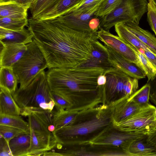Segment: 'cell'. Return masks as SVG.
I'll use <instances>...</instances> for the list:
<instances>
[{"instance_id": "cell-1", "label": "cell", "mask_w": 156, "mask_h": 156, "mask_svg": "<svg viewBox=\"0 0 156 156\" xmlns=\"http://www.w3.org/2000/svg\"><path fill=\"white\" fill-rule=\"evenodd\" d=\"M28 24L48 69L83 66L90 59L94 42L98 39L97 34L73 30L53 19L30 18Z\"/></svg>"}, {"instance_id": "cell-2", "label": "cell", "mask_w": 156, "mask_h": 156, "mask_svg": "<svg viewBox=\"0 0 156 156\" xmlns=\"http://www.w3.org/2000/svg\"><path fill=\"white\" fill-rule=\"evenodd\" d=\"M105 71L100 67L80 66L49 69L46 73L51 91L66 99L72 110L80 111L102 104V87L97 80Z\"/></svg>"}, {"instance_id": "cell-3", "label": "cell", "mask_w": 156, "mask_h": 156, "mask_svg": "<svg viewBox=\"0 0 156 156\" xmlns=\"http://www.w3.org/2000/svg\"><path fill=\"white\" fill-rule=\"evenodd\" d=\"M113 124L111 106L101 104L80 110L72 124L52 133L57 143L84 144L90 143Z\"/></svg>"}, {"instance_id": "cell-4", "label": "cell", "mask_w": 156, "mask_h": 156, "mask_svg": "<svg viewBox=\"0 0 156 156\" xmlns=\"http://www.w3.org/2000/svg\"><path fill=\"white\" fill-rule=\"evenodd\" d=\"M12 94L21 109L34 108L52 111L55 106L44 70L27 86L18 89Z\"/></svg>"}, {"instance_id": "cell-5", "label": "cell", "mask_w": 156, "mask_h": 156, "mask_svg": "<svg viewBox=\"0 0 156 156\" xmlns=\"http://www.w3.org/2000/svg\"><path fill=\"white\" fill-rule=\"evenodd\" d=\"M104 74L107 81L101 86L102 104L111 105L125 96H130L137 90L138 79L119 69L112 67L105 71Z\"/></svg>"}, {"instance_id": "cell-6", "label": "cell", "mask_w": 156, "mask_h": 156, "mask_svg": "<svg viewBox=\"0 0 156 156\" xmlns=\"http://www.w3.org/2000/svg\"><path fill=\"white\" fill-rule=\"evenodd\" d=\"M27 45L26 51L12 66L20 89L27 86L41 71L48 68L45 57L35 41Z\"/></svg>"}, {"instance_id": "cell-7", "label": "cell", "mask_w": 156, "mask_h": 156, "mask_svg": "<svg viewBox=\"0 0 156 156\" xmlns=\"http://www.w3.org/2000/svg\"><path fill=\"white\" fill-rule=\"evenodd\" d=\"M147 0H122L112 11L100 17L99 29L109 31L119 23L133 22L139 24L142 16L147 11Z\"/></svg>"}, {"instance_id": "cell-8", "label": "cell", "mask_w": 156, "mask_h": 156, "mask_svg": "<svg viewBox=\"0 0 156 156\" xmlns=\"http://www.w3.org/2000/svg\"><path fill=\"white\" fill-rule=\"evenodd\" d=\"M156 107L151 104L115 125L123 131L147 136L156 129Z\"/></svg>"}, {"instance_id": "cell-9", "label": "cell", "mask_w": 156, "mask_h": 156, "mask_svg": "<svg viewBox=\"0 0 156 156\" xmlns=\"http://www.w3.org/2000/svg\"><path fill=\"white\" fill-rule=\"evenodd\" d=\"M146 136L123 131L113 124L106 129L89 144L119 148L128 154L127 151L128 148L133 142L136 140L144 139Z\"/></svg>"}, {"instance_id": "cell-10", "label": "cell", "mask_w": 156, "mask_h": 156, "mask_svg": "<svg viewBox=\"0 0 156 156\" xmlns=\"http://www.w3.org/2000/svg\"><path fill=\"white\" fill-rule=\"evenodd\" d=\"M97 34L98 39L105 45L111 48L128 61L135 64L144 72L142 65L135 51L119 37L101 28L99 29Z\"/></svg>"}, {"instance_id": "cell-11", "label": "cell", "mask_w": 156, "mask_h": 156, "mask_svg": "<svg viewBox=\"0 0 156 156\" xmlns=\"http://www.w3.org/2000/svg\"><path fill=\"white\" fill-rule=\"evenodd\" d=\"M100 4L90 9L80 11L69 10L52 19L73 30L93 33L89 27V22L95 16V13Z\"/></svg>"}, {"instance_id": "cell-12", "label": "cell", "mask_w": 156, "mask_h": 156, "mask_svg": "<svg viewBox=\"0 0 156 156\" xmlns=\"http://www.w3.org/2000/svg\"><path fill=\"white\" fill-rule=\"evenodd\" d=\"M129 97L125 96L111 105L114 124L123 121L151 105L150 103L144 105L136 103L130 100Z\"/></svg>"}, {"instance_id": "cell-13", "label": "cell", "mask_w": 156, "mask_h": 156, "mask_svg": "<svg viewBox=\"0 0 156 156\" xmlns=\"http://www.w3.org/2000/svg\"><path fill=\"white\" fill-rule=\"evenodd\" d=\"M118 36L128 44L135 47L152 63L156 68V54L147 45L132 34L122 23L115 26Z\"/></svg>"}, {"instance_id": "cell-14", "label": "cell", "mask_w": 156, "mask_h": 156, "mask_svg": "<svg viewBox=\"0 0 156 156\" xmlns=\"http://www.w3.org/2000/svg\"><path fill=\"white\" fill-rule=\"evenodd\" d=\"M20 115L28 117L29 127L38 137L51 149L55 147L57 143L52 133L49 131L47 126L39 118L33 113L23 109H21Z\"/></svg>"}, {"instance_id": "cell-15", "label": "cell", "mask_w": 156, "mask_h": 156, "mask_svg": "<svg viewBox=\"0 0 156 156\" xmlns=\"http://www.w3.org/2000/svg\"><path fill=\"white\" fill-rule=\"evenodd\" d=\"M106 46L108 51L109 62L112 67L138 80L145 77V73L136 65L128 61L111 48Z\"/></svg>"}, {"instance_id": "cell-16", "label": "cell", "mask_w": 156, "mask_h": 156, "mask_svg": "<svg viewBox=\"0 0 156 156\" xmlns=\"http://www.w3.org/2000/svg\"><path fill=\"white\" fill-rule=\"evenodd\" d=\"M1 45L0 67L12 66L27 49V44L10 43Z\"/></svg>"}, {"instance_id": "cell-17", "label": "cell", "mask_w": 156, "mask_h": 156, "mask_svg": "<svg viewBox=\"0 0 156 156\" xmlns=\"http://www.w3.org/2000/svg\"><path fill=\"white\" fill-rule=\"evenodd\" d=\"M83 66L100 67L105 71L112 67L109 62L107 47L98 40L94 41L90 59Z\"/></svg>"}, {"instance_id": "cell-18", "label": "cell", "mask_w": 156, "mask_h": 156, "mask_svg": "<svg viewBox=\"0 0 156 156\" xmlns=\"http://www.w3.org/2000/svg\"><path fill=\"white\" fill-rule=\"evenodd\" d=\"M30 30L25 28L20 31H14L0 27V44L16 43L27 44L33 41Z\"/></svg>"}, {"instance_id": "cell-19", "label": "cell", "mask_w": 156, "mask_h": 156, "mask_svg": "<svg viewBox=\"0 0 156 156\" xmlns=\"http://www.w3.org/2000/svg\"><path fill=\"white\" fill-rule=\"evenodd\" d=\"M113 152L109 147L90 144L76 145L72 147L73 156H111Z\"/></svg>"}, {"instance_id": "cell-20", "label": "cell", "mask_w": 156, "mask_h": 156, "mask_svg": "<svg viewBox=\"0 0 156 156\" xmlns=\"http://www.w3.org/2000/svg\"><path fill=\"white\" fill-rule=\"evenodd\" d=\"M0 114L19 116L21 108L12 94L7 90L0 87Z\"/></svg>"}, {"instance_id": "cell-21", "label": "cell", "mask_w": 156, "mask_h": 156, "mask_svg": "<svg viewBox=\"0 0 156 156\" xmlns=\"http://www.w3.org/2000/svg\"><path fill=\"white\" fill-rule=\"evenodd\" d=\"M31 142L30 131L17 136L9 142L13 156H27Z\"/></svg>"}, {"instance_id": "cell-22", "label": "cell", "mask_w": 156, "mask_h": 156, "mask_svg": "<svg viewBox=\"0 0 156 156\" xmlns=\"http://www.w3.org/2000/svg\"><path fill=\"white\" fill-rule=\"evenodd\" d=\"M122 23L132 34L156 54V37L154 35L142 29L135 23L126 22Z\"/></svg>"}, {"instance_id": "cell-23", "label": "cell", "mask_w": 156, "mask_h": 156, "mask_svg": "<svg viewBox=\"0 0 156 156\" xmlns=\"http://www.w3.org/2000/svg\"><path fill=\"white\" fill-rule=\"evenodd\" d=\"M81 0H59L49 11L36 20H42L55 18L75 8Z\"/></svg>"}, {"instance_id": "cell-24", "label": "cell", "mask_w": 156, "mask_h": 156, "mask_svg": "<svg viewBox=\"0 0 156 156\" xmlns=\"http://www.w3.org/2000/svg\"><path fill=\"white\" fill-rule=\"evenodd\" d=\"M28 9L14 2L0 4V17L27 18Z\"/></svg>"}, {"instance_id": "cell-25", "label": "cell", "mask_w": 156, "mask_h": 156, "mask_svg": "<svg viewBox=\"0 0 156 156\" xmlns=\"http://www.w3.org/2000/svg\"><path fill=\"white\" fill-rule=\"evenodd\" d=\"M18 83V78L12 66L0 67V87L5 88L12 94L17 90Z\"/></svg>"}, {"instance_id": "cell-26", "label": "cell", "mask_w": 156, "mask_h": 156, "mask_svg": "<svg viewBox=\"0 0 156 156\" xmlns=\"http://www.w3.org/2000/svg\"><path fill=\"white\" fill-rule=\"evenodd\" d=\"M80 111L60 109L54 112L53 124L55 127V131L72 124Z\"/></svg>"}, {"instance_id": "cell-27", "label": "cell", "mask_w": 156, "mask_h": 156, "mask_svg": "<svg viewBox=\"0 0 156 156\" xmlns=\"http://www.w3.org/2000/svg\"><path fill=\"white\" fill-rule=\"evenodd\" d=\"M145 138L136 140L130 144L127 151L129 156H152L156 152V148L147 144Z\"/></svg>"}, {"instance_id": "cell-28", "label": "cell", "mask_w": 156, "mask_h": 156, "mask_svg": "<svg viewBox=\"0 0 156 156\" xmlns=\"http://www.w3.org/2000/svg\"><path fill=\"white\" fill-rule=\"evenodd\" d=\"M59 0H35L30 8L31 18L36 20L51 9Z\"/></svg>"}, {"instance_id": "cell-29", "label": "cell", "mask_w": 156, "mask_h": 156, "mask_svg": "<svg viewBox=\"0 0 156 156\" xmlns=\"http://www.w3.org/2000/svg\"><path fill=\"white\" fill-rule=\"evenodd\" d=\"M30 131L31 142L27 156L42 155L45 152L51 150L46 144L37 136L33 130L30 128Z\"/></svg>"}, {"instance_id": "cell-30", "label": "cell", "mask_w": 156, "mask_h": 156, "mask_svg": "<svg viewBox=\"0 0 156 156\" xmlns=\"http://www.w3.org/2000/svg\"><path fill=\"white\" fill-rule=\"evenodd\" d=\"M0 125L7 126L21 130L30 131L28 123L19 116L0 114Z\"/></svg>"}, {"instance_id": "cell-31", "label": "cell", "mask_w": 156, "mask_h": 156, "mask_svg": "<svg viewBox=\"0 0 156 156\" xmlns=\"http://www.w3.org/2000/svg\"><path fill=\"white\" fill-rule=\"evenodd\" d=\"M28 24L27 18H18L5 17H0V27L14 31H20Z\"/></svg>"}, {"instance_id": "cell-32", "label": "cell", "mask_w": 156, "mask_h": 156, "mask_svg": "<svg viewBox=\"0 0 156 156\" xmlns=\"http://www.w3.org/2000/svg\"><path fill=\"white\" fill-rule=\"evenodd\" d=\"M129 45L135 51L142 65L144 72L147 78V82L152 80L156 76V68L150 61L135 47Z\"/></svg>"}, {"instance_id": "cell-33", "label": "cell", "mask_w": 156, "mask_h": 156, "mask_svg": "<svg viewBox=\"0 0 156 156\" xmlns=\"http://www.w3.org/2000/svg\"><path fill=\"white\" fill-rule=\"evenodd\" d=\"M150 90V85L147 83L129 97V98L138 104H148L149 103Z\"/></svg>"}, {"instance_id": "cell-34", "label": "cell", "mask_w": 156, "mask_h": 156, "mask_svg": "<svg viewBox=\"0 0 156 156\" xmlns=\"http://www.w3.org/2000/svg\"><path fill=\"white\" fill-rule=\"evenodd\" d=\"M122 0H103L95 13V16L102 17L114 9Z\"/></svg>"}, {"instance_id": "cell-35", "label": "cell", "mask_w": 156, "mask_h": 156, "mask_svg": "<svg viewBox=\"0 0 156 156\" xmlns=\"http://www.w3.org/2000/svg\"><path fill=\"white\" fill-rule=\"evenodd\" d=\"M24 132H26L13 127L0 125V136L8 142L12 138Z\"/></svg>"}, {"instance_id": "cell-36", "label": "cell", "mask_w": 156, "mask_h": 156, "mask_svg": "<svg viewBox=\"0 0 156 156\" xmlns=\"http://www.w3.org/2000/svg\"><path fill=\"white\" fill-rule=\"evenodd\" d=\"M147 20L156 36V7L151 0H148Z\"/></svg>"}, {"instance_id": "cell-37", "label": "cell", "mask_w": 156, "mask_h": 156, "mask_svg": "<svg viewBox=\"0 0 156 156\" xmlns=\"http://www.w3.org/2000/svg\"><path fill=\"white\" fill-rule=\"evenodd\" d=\"M51 94L57 110H72V105L66 99L54 92L51 91Z\"/></svg>"}, {"instance_id": "cell-38", "label": "cell", "mask_w": 156, "mask_h": 156, "mask_svg": "<svg viewBox=\"0 0 156 156\" xmlns=\"http://www.w3.org/2000/svg\"><path fill=\"white\" fill-rule=\"evenodd\" d=\"M103 0H81L76 7L71 10L80 11L91 9L100 5Z\"/></svg>"}, {"instance_id": "cell-39", "label": "cell", "mask_w": 156, "mask_h": 156, "mask_svg": "<svg viewBox=\"0 0 156 156\" xmlns=\"http://www.w3.org/2000/svg\"><path fill=\"white\" fill-rule=\"evenodd\" d=\"M0 156H13L10 150L9 142L0 136Z\"/></svg>"}, {"instance_id": "cell-40", "label": "cell", "mask_w": 156, "mask_h": 156, "mask_svg": "<svg viewBox=\"0 0 156 156\" xmlns=\"http://www.w3.org/2000/svg\"><path fill=\"white\" fill-rule=\"evenodd\" d=\"M100 22V17L95 16L90 19L89 22V27L92 33L97 34L99 29Z\"/></svg>"}, {"instance_id": "cell-41", "label": "cell", "mask_w": 156, "mask_h": 156, "mask_svg": "<svg viewBox=\"0 0 156 156\" xmlns=\"http://www.w3.org/2000/svg\"><path fill=\"white\" fill-rule=\"evenodd\" d=\"M147 83L150 86V100L156 105V76Z\"/></svg>"}, {"instance_id": "cell-42", "label": "cell", "mask_w": 156, "mask_h": 156, "mask_svg": "<svg viewBox=\"0 0 156 156\" xmlns=\"http://www.w3.org/2000/svg\"><path fill=\"white\" fill-rule=\"evenodd\" d=\"M145 141L148 145L156 148V129L152 133L147 136Z\"/></svg>"}, {"instance_id": "cell-43", "label": "cell", "mask_w": 156, "mask_h": 156, "mask_svg": "<svg viewBox=\"0 0 156 156\" xmlns=\"http://www.w3.org/2000/svg\"><path fill=\"white\" fill-rule=\"evenodd\" d=\"M35 0H13V2H15L21 5L30 8L32 3Z\"/></svg>"}, {"instance_id": "cell-44", "label": "cell", "mask_w": 156, "mask_h": 156, "mask_svg": "<svg viewBox=\"0 0 156 156\" xmlns=\"http://www.w3.org/2000/svg\"><path fill=\"white\" fill-rule=\"evenodd\" d=\"M106 76L104 74L100 75L97 78V82L99 86L105 85L106 83Z\"/></svg>"}, {"instance_id": "cell-45", "label": "cell", "mask_w": 156, "mask_h": 156, "mask_svg": "<svg viewBox=\"0 0 156 156\" xmlns=\"http://www.w3.org/2000/svg\"><path fill=\"white\" fill-rule=\"evenodd\" d=\"M13 0H0V4L13 2Z\"/></svg>"}, {"instance_id": "cell-46", "label": "cell", "mask_w": 156, "mask_h": 156, "mask_svg": "<svg viewBox=\"0 0 156 156\" xmlns=\"http://www.w3.org/2000/svg\"><path fill=\"white\" fill-rule=\"evenodd\" d=\"M152 2L156 7V0H151Z\"/></svg>"}, {"instance_id": "cell-47", "label": "cell", "mask_w": 156, "mask_h": 156, "mask_svg": "<svg viewBox=\"0 0 156 156\" xmlns=\"http://www.w3.org/2000/svg\"><path fill=\"white\" fill-rule=\"evenodd\" d=\"M152 156H156V152Z\"/></svg>"}, {"instance_id": "cell-48", "label": "cell", "mask_w": 156, "mask_h": 156, "mask_svg": "<svg viewBox=\"0 0 156 156\" xmlns=\"http://www.w3.org/2000/svg\"><path fill=\"white\" fill-rule=\"evenodd\" d=\"M155 116L156 117V107L155 108Z\"/></svg>"}]
</instances>
